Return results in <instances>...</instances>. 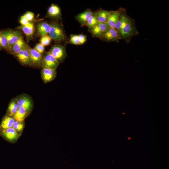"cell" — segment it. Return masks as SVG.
Instances as JSON below:
<instances>
[{
    "label": "cell",
    "mask_w": 169,
    "mask_h": 169,
    "mask_svg": "<svg viewBox=\"0 0 169 169\" xmlns=\"http://www.w3.org/2000/svg\"><path fill=\"white\" fill-rule=\"evenodd\" d=\"M122 12L116 23L115 28L119 32L121 38L126 40L135 34L136 31L133 21Z\"/></svg>",
    "instance_id": "6da1fadb"
},
{
    "label": "cell",
    "mask_w": 169,
    "mask_h": 169,
    "mask_svg": "<svg viewBox=\"0 0 169 169\" xmlns=\"http://www.w3.org/2000/svg\"><path fill=\"white\" fill-rule=\"evenodd\" d=\"M50 25L51 28L48 34L51 39L57 42L64 40L65 39V34L62 28L59 24L54 22Z\"/></svg>",
    "instance_id": "7a4b0ae2"
},
{
    "label": "cell",
    "mask_w": 169,
    "mask_h": 169,
    "mask_svg": "<svg viewBox=\"0 0 169 169\" xmlns=\"http://www.w3.org/2000/svg\"><path fill=\"white\" fill-rule=\"evenodd\" d=\"M59 61L49 52L43 56L41 67L56 70L59 64Z\"/></svg>",
    "instance_id": "3957f363"
},
{
    "label": "cell",
    "mask_w": 169,
    "mask_h": 169,
    "mask_svg": "<svg viewBox=\"0 0 169 169\" xmlns=\"http://www.w3.org/2000/svg\"><path fill=\"white\" fill-rule=\"evenodd\" d=\"M0 32L6 38L8 43V51L9 52L13 45L22 36L18 31L7 30Z\"/></svg>",
    "instance_id": "277c9868"
},
{
    "label": "cell",
    "mask_w": 169,
    "mask_h": 169,
    "mask_svg": "<svg viewBox=\"0 0 169 169\" xmlns=\"http://www.w3.org/2000/svg\"><path fill=\"white\" fill-rule=\"evenodd\" d=\"M27 49L29 54L31 65L36 67H41L43 57L42 54L28 46Z\"/></svg>",
    "instance_id": "5b68a950"
},
{
    "label": "cell",
    "mask_w": 169,
    "mask_h": 169,
    "mask_svg": "<svg viewBox=\"0 0 169 169\" xmlns=\"http://www.w3.org/2000/svg\"><path fill=\"white\" fill-rule=\"evenodd\" d=\"M49 52L59 63L63 62L66 56L64 47L60 45L53 46Z\"/></svg>",
    "instance_id": "8992f818"
},
{
    "label": "cell",
    "mask_w": 169,
    "mask_h": 169,
    "mask_svg": "<svg viewBox=\"0 0 169 169\" xmlns=\"http://www.w3.org/2000/svg\"><path fill=\"white\" fill-rule=\"evenodd\" d=\"M110 28L106 23L98 22L95 26L90 28V31L94 36L101 37Z\"/></svg>",
    "instance_id": "52a82bcc"
},
{
    "label": "cell",
    "mask_w": 169,
    "mask_h": 169,
    "mask_svg": "<svg viewBox=\"0 0 169 169\" xmlns=\"http://www.w3.org/2000/svg\"><path fill=\"white\" fill-rule=\"evenodd\" d=\"M56 70L46 68H43L41 71V78L45 83L50 82L56 77Z\"/></svg>",
    "instance_id": "ba28073f"
},
{
    "label": "cell",
    "mask_w": 169,
    "mask_h": 169,
    "mask_svg": "<svg viewBox=\"0 0 169 169\" xmlns=\"http://www.w3.org/2000/svg\"><path fill=\"white\" fill-rule=\"evenodd\" d=\"M101 37L109 41H117L121 38L118 31L115 28H110Z\"/></svg>",
    "instance_id": "9c48e42d"
},
{
    "label": "cell",
    "mask_w": 169,
    "mask_h": 169,
    "mask_svg": "<svg viewBox=\"0 0 169 169\" xmlns=\"http://www.w3.org/2000/svg\"><path fill=\"white\" fill-rule=\"evenodd\" d=\"M15 55L21 64L26 65H31L29 54L27 47L20 51Z\"/></svg>",
    "instance_id": "30bf717a"
},
{
    "label": "cell",
    "mask_w": 169,
    "mask_h": 169,
    "mask_svg": "<svg viewBox=\"0 0 169 169\" xmlns=\"http://www.w3.org/2000/svg\"><path fill=\"white\" fill-rule=\"evenodd\" d=\"M1 134L6 140L13 141L17 140L19 136L13 127L1 130Z\"/></svg>",
    "instance_id": "8fae6325"
},
{
    "label": "cell",
    "mask_w": 169,
    "mask_h": 169,
    "mask_svg": "<svg viewBox=\"0 0 169 169\" xmlns=\"http://www.w3.org/2000/svg\"><path fill=\"white\" fill-rule=\"evenodd\" d=\"M27 46L22 36L13 45L9 52L12 54L16 55L21 50L26 48Z\"/></svg>",
    "instance_id": "7c38bea8"
},
{
    "label": "cell",
    "mask_w": 169,
    "mask_h": 169,
    "mask_svg": "<svg viewBox=\"0 0 169 169\" xmlns=\"http://www.w3.org/2000/svg\"><path fill=\"white\" fill-rule=\"evenodd\" d=\"M122 11L121 10L110 11L106 22L110 28H115L116 23Z\"/></svg>",
    "instance_id": "4fadbf2b"
},
{
    "label": "cell",
    "mask_w": 169,
    "mask_h": 169,
    "mask_svg": "<svg viewBox=\"0 0 169 169\" xmlns=\"http://www.w3.org/2000/svg\"><path fill=\"white\" fill-rule=\"evenodd\" d=\"M16 101L19 107H23L29 110L32 107L31 99L28 97L26 95L19 97L16 99Z\"/></svg>",
    "instance_id": "5bb4252c"
},
{
    "label": "cell",
    "mask_w": 169,
    "mask_h": 169,
    "mask_svg": "<svg viewBox=\"0 0 169 169\" xmlns=\"http://www.w3.org/2000/svg\"><path fill=\"white\" fill-rule=\"evenodd\" d=\"M50 28V24L47 22H43L39 23L37 27L38 34L41 37L47 35Z\"/></svg>",
    "instance_id": "9a60e30c"
},
{
    "label": "cell",
    "mask_w": 169,
    "mask_h": 169,
    "mask_svg": "<svg viewBox=\"0 0 169 169\" xmlns=\"http://www.w3.org/2000/svg\"><path fill=\"white\" fill-rule=\"evenodd\" d=\"M29 110L23 107H19L17 112L13 117L14 119L16 121L22 122L26 117Z\"/></svg>",
    "instance_id": "2e32d148"
},
{
    "label": "cell",
    "mask_w": 169,
    "mask_h": 169,
    "mask_svg": "<svg viewBox=\"0 0 169 169\" xmlns=\"http://www.w3.org/2000/svg\"><path fill=\"white\" fill-rule=\"evenodd\" d=\"M14 119L10 116H5L3 119L0 125L1 130L13 127Z\"/></svg>",
    "instance_id": "e0dca14e"
},
{
    "label": "cell",
    "mask_w": 169,
    "mask_h": 169,
    "mask_svg": "<svg viewBox=\"0 0 169 169\" xmlns=\"http://www.w3.org/2000/svg\"><path fill=\"white\" fill-rule=\"evenodd\" d=\"M94 13L90 9H88L79 14L77 16V19L82 24H85L90 17Z\"/></svg>",
    "instance_id": "ac0fdd59"
},
{
    "label": "cell",
    "mask_w": 169,
    "mask_h": 169,
    "mask_svg": "<svg viewBox=\"0 0 169 169\" xmlns=\"http://www.w3.org/2000/svg\"><path fill=\"white\" fill-rule=\"evenodd\" d=\"M110 11L100 10L95 13L96 17L98 22L106 23Z\"/></svg>",
    "instance_id": "d6986e66"
},
{
    "label": "cell",
    "mask_w": 169,
    "mask_h": 169,
    "mask_svg": "<svg viewBox=\"0 0 169 169\" xmlns=\"http://www.w3.org/2000/svg\"><path fill=\"white\" fill-rule=\"evenodd\" d=\"M18 28L21 29L25 35L28 37L32 36L34 31L33 24L31 22L28 25H21L18 27Z\"/></svg>",
    "instance_id": "ffe728a7"
},
{
    "label": "cell",
    "mask_w": 169,
    "mask_h": 169,
    "mask_svg": "<svg viewBox=\"0 0 169 169\" xmlns=\"http://www.w3.org/2000/svg\"><path fill=\"white\" fill-rule=\"evenodd\" d=\"M48 13L49 16L53 17H56L60 14V10L58 6L52 4L49 8Z\"/></svg>",
    "instance_id": "44dd1931"
},
{
    "label": "cell",
    "mask_w": 169,
    "mask_h": 169,
    "mask_svg": "<svg viewBox=\"0 0 169 169\" xmlns=\"http://www.w3.org/2000/svg\"><path fill=\"white\" fill-rule=\"evenodd\" d=\"M16 100H12L9 104L8 110V115L9 116L13 117L19 108Z\"/></svg>",
    "instance_id": "7402d4cb"
},
{
    "label": "cell",
    "mask_w": 169,
    "mask_h": 169,
    "mask_svg": "<svg viewBox=\"0 0 169 169\" xmlns=\"http://www.w3.org/2000/svg\"><path fill=\"white\" fill-rule=\"evenodd\" d=\"M98 22L95 13H94L89 18L85 25L90 28L95 26Z\"/></svg>",
    "instance_id": "603a6c76"
},
{
    "label": "cell",
    "mask_w": 169,
    "mask_h": 169,
    "mask_svg": "<svg viewBox=\"0 0 169 169\" xmlns=\"http://www.w3.org/2000/svg\"><path fill=\"white\" fill-rule=\"evenodd\" d=\"M0 48L5 49L7 51L8 49V41L5 37L0 32Z\"/></svg>",
    "instance_id": "cb8c5ba5"
},
{
    "label": "cell",
    "mask_w": 169,
    "mask_h": 169,
    "mask_svg": "<svg viewBox=\"0 0 169 169\" xmlns=\"http://www.w3.org/2000/svg\"><path fill=\"white\" fill-rule=\"evenodd\" d=\"M52 39L49 35H46L41 37L40 40V43L44 46L49 45L51 42Z\"/></svg>",
    "instance_id": "d4e9b609"
},
{
    "label": "cell",
    "mask_w": 169,
    "mask_h": 169,
    "mask_svg": "<svg viewBox=\"0 0 169 169\" xmlns=\"http://www.w3.org/2000/svg\"><path fill=\"white\" fill-rule=\"evenodd\" d=\"M22 122L17 121H15L13 127L18 131H22L23 130L24 127L23 125Z\"/></svg>",
    "instance_id": "484cf974"
},
{
    "label": "cell",
    "mask_w": 169,
    "mask_h": 169,
    "mask_svg": "<svg viewBox=\"0 0 169 169\" xmlns=\"http://www.w3.org/2000/svg\"><path fill=\"white\" fill-rule=\"evenodd\" d=\"M69 42L74 45H79L78 35H71L70 36Z\"/></svg>",
    "instance_id": "4316f807"
},
{
    "label": "cell",
    "mask_w": 169,
    "mask_h": 169,
    "mask_svg": "<svg viewBox=\"0 0 169 169\" xmlns=\"http://www.w3.org/2000/svg\"><path fill=\"white\" fill-rule=\"evenodd\" d=\"M34 49L38 52L42 54L44 51V46L40 43L36 44Z\"/></svg>",
    "instance_id": "83f0119b"
},
{
    "label": "cell",
    "mask_w": 169,
    "mask_h": 169,
    "mask_svg": "<svg viewBox=\"0 0 169 169\" xmlns=\"http://www.w3.org/2000/svg\"><path fill=\"white\" fill-rule=\"evenodd\" d=\"M23 15L29 22L32 21L34 18V13L31 12H26Z\"/></svg>",
    "instance_id": "f1b7e54d"
},
{
    "label": "cell",
    "mask_w": 169,
    "mask_h": 169,
    "mask_svg": "<svg viewBox=\"0 0 169 169\" xmlns=\"http://www.w3.org/2000/svg\"><path fill=\"white\" fill-rule=\"evenodd\" d=\"M20 23L22 26H27L29 24L31 23L29 22L23 15L21 17L20 19Z\"/></svg>",
    "instance_id": "f546056e"
},
{
    "label": "cell",
    "mask_w": 169,
    "mask_h": 169,
    "mask_svg": "<svg viewBox=\"0 0 169 169\" xmlns=\"http://www.w3.org/2000/svg\"><path fill=\"white\" fill-rule=\"evenodd\" d=\"M79 45L84 44L86 40V36L83 34H79L78 35Z\"/></svg>",
    "instance_id": "4dcf8cb0"
}]
</instances>
